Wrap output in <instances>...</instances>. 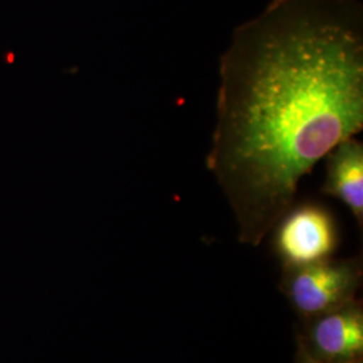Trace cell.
I'll use <instances>...</instances> for the list:
<instances>
[{
  "instance_id": "cell-4",
  "label": "cell",
  "mask_w": 363,
  "mask_h": 363,
  "mask_svg": "<svg viewBox=\"0 0 363 363\" xmlns=\"http://www.w3.org/2000/svg\"><path fill=\"white\" fill-rule=\"evenodd\" d=\"M303 322L298 343L315 359L330 363L362 359L363 308L357 298Z\"/></svg>"
},
{
  "instance_id": "cell-5",
  "label": "cell",
  "mask_w": 363,
  "mask_h": 363,
  "mask_svg": "<svg viewBox=\"0 0 363 363\" xmlns=\"http://www.w3.org/2000/svg\"><path fill=\"white\" fill-rule=\"evenodd\" d=\"M325 177L322 194L342 202L358 226L363 225V144L350 138L325 156Z\"/></svg>"
},
{
  "instance_id": "cell-2",
  "label": "cell",
  "mask_w": 363,
  "mask_h": 363,
  "mask_svg": "<svg viewBox=\"0 0 363 363\" xmlns=\"http://www.w3.org/2000/svg\"><path fill=\"white\" fill-rule=\"evenodd\" d=\"M361 283L362 259L351 257L284 268L280 288L294 311L306 320L355 300Z\"/></svg>"
},
{
  "instance_id": "cell-6",
  "label": "cell",
  "mask_w": 363,
  "mask_h": 363,
  "mask_svg": "<svg viewBox=\"0 0 363 363\" xmlns=\"http://www.w3.org/2000/svg\"><path fill=\"white\" fill-rule=\"evenodd\" d=\"M295 363H330V362H322V361H318L315 359L313 357H311L307 351L304 350L300 345L298 343V351H296V361ZM343 363H362V359L359 361H352V362H343Z\"/></svg>"
},
{
  "instance_id": "cell-3",
  "label": "cell",
  "mask_w": 363,
  "mask_h": 363,
  "mask_svg": "<svg viewBox=\"0 0 363 363\" xmlns=\"http://www.w3.org/2000/svg\"><path fill=\"white\" fill-rule=\"evenodd\" d=\"M273 230V252L283 269L333 259L340 242L334 214L315 202L291 206Z\"/></svg>"
},
{
  "instance_id": "cell-1",
  "label": "cell",
  "mask_w": 363,
  "mask_h": 363,
  "mask_svg": "<svg viewBox=\"0 0 363 363\" xmlns=\"http://www.w3.org/2000/svg\"><path fill=\"white\" fill-rule=\"evenodd\" d=\"M363 130V13L357 0H272L237 27L220 61L206 157L242 244L257 247L298 183Z\"/></svg>"
}]
</instances>
